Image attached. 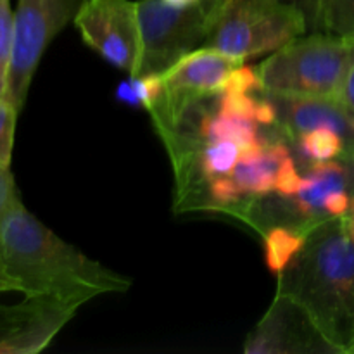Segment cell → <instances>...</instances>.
Wrapping results in <instances>:
<instances>
[{
  "label": "cell",
  "instance_id": "obj_4",
  "mask_svg": "<svg viewBox=\"0 0 354 354\" xmlns=\"http://www.w3.org/2000/svg\"><path fill=\"white\" fill-rule=\"evenodd\" d=\"M354 38L311 31L272 52L256 68L261 92L339 97L353 61Z\"/></svg>",
  "mask_w": 354,
  "mask_h": 354
},
{
  "label": "cell",
  "instance_id": "obj_22",
  "mask_svg": "<svg viewBox=\"0 0 354 354\" xmlns=\"http://www.w3.org/2000/svg\"><path fill=\"white\" fill-rule=\"evenodd\" d=\"M2 292H19V286L16 280L6 272L2 261H0V294Z\"/></svg>",
  "mask_w": 354,
  "mask_h": 354
},
{
  "label": "cell",
  "instance_id": "obj_14",
  "mask_svg": "<svg viewBox=\"0 0 354 354\" xmlns=\"http://www.w3.org/2000/svg\"><path fill=\"white\" fill-rule=\"evenodd\" d=\"M165 92L162 75H128V78L114 90V99L124 106L145 109L151 114L161 104Z\"/></svg>",
  "mask_w": 354,
  "mask_h": 354
},
{
  "label": "cell",
  "instance_id": "obj_13",
  "mask_svg": "<svg viewBox=\"0 0 354 354\" xmlns=\"http://www.w3.org/2000/svg\"><path fill=\"white\" fill-rule=\"evenodd\" d=\"M294 158L301 166L313 165V162L330 161V159L341 158L348 152L346 140L327 127L315 128V130L304 131V133L290 137Z\"/></svg>",
  "mask_w": 354,
  "mask_h": 354
},
{
  "label": "cell",
  "instance_id": "obj_10",
  "mask_svg": "<svg viewBox=\"0 0 354 354\" xmlns=\"http://www.w3.org/2000/svg\"><path fill=\"white\" fill-rule=\"evenodd\" d=\"M245 354H339L322 335L306 308L275 294L265 317L244 342Z\"/></svg>",
  "mask_w": 354,
  "mask_h": 354
},
{
  "label": "cell",
  "instance_id": "obj_1",
  "mask_svg": "<svg viewBox=\"0 0 354 354\" xmlns=\"http://www.w3.org/2000/svg\"><path fill=\"white\" fill-rule=\"evenodd\" d=\"M0 261L24 296L55 297L80 308L131 287L127 275L62 241L26 209L21 196L0 214Z\"/></svg>",
  "mask_w": 354,
  "mask_h": 354
},
{
  "label": "cell",
  "instance_id": "obj_17",
  "mask_svg": "<svg viewBox=\"0 0 354 354\" xmlns=\"http://www.w3.org/2000/svg\"><path fill=\"white\" fill-rule=\"evenodd\" d=\"M14 10L10 0H0V97H6L7 73H9L10 54H12Z\"/></svg>",
  "mask_w": 354,
  "mask_h": 354
},
{
  "label": "cell",
  "instance_id": "obj_18",
  "mask_svg": "<svg viewBox=\"0 0 354 354\" xmlns=\"http://www.w3.org/2000/svg\"><path fill=\"white\" fill-rule=\"evenodd\" d=\"M21 111L6 97H0V166L10 168L16 138L17 116Z\"/></svg>",
  "mask_w": 354,
  "mask_h": 354
},
{
  "label": "cell",
  "instance_id": "obj_12",
  "mask_svg": "<svg viewBox=\"0 0 354 354\" xmlns=\"http://www.w3.org/2000/svg\"><path fill=\"white\" fill-rule=\"evenodd\" d=\"M265 93L277 111V124L287 135L304 133L315 128L327 127L337 131L354 152V113L339 97H296Z\"/></svg>",
  "mask_w": 354,
  "mask_h": 354
},
{
  "label": "cell",
  "instance_id": "obj_2",
  "mask_svg": "<svg viewBox=\"0 0 354 354\" xmlns=\"http://www.w3.org/2000/svg\"><path fill=\"white\" fill-rule=\"evenodd\" d=\"M277 292L303 304L339 354H354V241L342 218L308 232L296 258L277 275Z\"/></svg>",
  "mask_w": 354,
  "mask_h": 354
},
{
  "label": "cell",
  "instance_id": "obj_6",
  "mask_svg": "<svg viewBox=\"0 0 354 354\" xmlns=\"http://www.w3.org/2000/svg\"><path fill=\"white\" fill-rule=\"evenodd\" d=\"M220 3L199 0L178 7L166 0H137L142 33L137 75H162L183 55L204 47Z\"/></svg>",
  "mask_w": 354,
  "mask_h": 354
},
{
  "label": "cell",
  "instance_id": "obj_15",
  "mask_svg": "<svg viewBox=\"0 0 354 354\" xmlns=\"http://www.w3.org/2000/svg\"><path fill=\"white\" fill-rule=\"evenodd\" d=\"M308 232L294 227H272L263 234L265 239V261L273 275H279L303 248Z\"/></svg>",
  "mask_w": 354,
  "mask_h": 354
},
{
  "label": "cell",
  "instance_id": "obj_8",
  "mask_svg": "<svg viewBox=\"0 0 354 354\" xmlns=\"http://www.w3.org/2000/svg\"><path fill=\"white\" fill-rule=\"evenodd\" d=\"M73 24L86 47L104 61L137 75L142 59L137 0H82Z\"/></svg>",
  "mask_w": 354,
  "mask_h": 354
},
{
  "label": "cell",
  "instance_id": "obj_11",
  "mask_svg": "<svg viewBox=\"0 0 354 354\" xmlns=\"http://www.w3.org/2000/svg\"><path fill=\"white\" fill-rule=\"evenodd\" d=\"M80 306L47 296L0 304V354H37L52 344Z\"/></svg>",
  "mask_w": 354,
  "mask_h": 354
},
{
  "label": "cell",
  "instance_id": "obj_9",
  "mask_svg": "<svg viewBox=\"0 0 354 354\" xmlns=\"http://www.w3.org/2000/svg\"><path fill=\"white\" fill-rule=\"evenodd\" d=\"M245 61L211 47H201L183 55L162 73L166 92L151 113L158 133L171 128L192 104L221 93L228 76Z\"/></svg>",
  "mask_w": 354,
  "mask_h": 354
},
{
  "label": "cell",
  "instance_id": "obj_20",
  "mask_svg": "<svg viewBox=\"0 0 354 354\" xmlns=\"http://www.w3.org/2000/svg\"><path fill=\"white\" fill-rule=\"evenodd\" d=\"M283 2H289L292 6H296L301 12L306 16L308 26H310V33L315 31L317 26V14H318V2L320 0H283Z\"/></svg>",
  "mask_w": 354,
  "mask_h": 354
},
{
  "label": "cell",
  "instance_id": "obj_3",
  "mask_svg": "<svg viewBox=\"0 0 354 354\" xmlns=\"http://www.w3.org/2000/svg\"><path fill=\"white\" fill-rule=\"evenodd\" d=\"M353 203L354 152H346L341 158L304 166L296 192L290 196L268 194L252 199L237 218L261 235L279 225L310 232L322 221L344 218Z\"/></svg>",
  "mask_w": 354,
  "mask_h": 354
},
{
  "label": "cell",
  "instance_id": "obj_21",
  "mask_svg": "<svg viewBox=\"0 0 354 354\" xmlns=\"http://www.w3.org/2000/svg\"><path fill=\"white\" fill-rule=\"evenodd\" d=\"M339 99H341L354 113V54L348 73H346V78L344 83H342L341 93H339Z\"/></svg>",
  "mask_w": 354,
  "mask_h": 354
},
{
  "label": "cell",
  "instance_id": "obj_19",
  "mask_svg": "<svg viewBox=\"0 0 354 354\" xmlns=\"http://www.w3.org/2000/svg\"><path fill=\"white\" fill-rule=\"evenodd\" d=\"M19 196L16 187V180L10 173V168L0 166V214L6 211V207Z\"/></svg>",
  "mask_w": 354,
  "mask_h": 354
},
{
  "label": "cell",
  "instance_id": "obj_5",
  "mask_svg": "<svg viewBox=\"0 0 354 354\" xmlns=\"http://www.w3.org/2000/svg\"><path fill=\"white\" fill-rule=\"evenodd\" d=\"M310 33L306 16L283 0H221L204 47L245 61Z\"/></svg>",
  "mask_w": 354,
  "mask_h": 354
},
{
  "label": "cell",
  "instance_id": "obj_23",
  "mask_svg": "<svg viewBox=\"0 0 354 354\" xmlns=\"http://www.w3.org/2000/svg\"><path fill=\"white\" fill-rule=\"evenodd\" d=\"M168 3H171V6H178V7H183V6H190V3H196L199 2V0H166Z\"/></svg>",
  "mask_w": 354,
  "mask_h": 354
},
{
  "label": "cell",
  "instance_id": "obj_7",
  "mask_svg": "<svg viewBox=\"0 0 354 354\" xmlns=\"http://www.w3.org/2000/svg\"><path fill=\"white\" fill-rule=\"evenodd\" d=\"M82 0H17L6 99L23 109L48 45L73 23Z\"/></svg>",
  "mask_w": 354,
  "mask_h": 354
},
{
  "label": "cell",
  "instance_id": "obj_16",
  "mask_svg": "<svg viewBox=\"0 0 354 354\" xmlns=\"http://www.w3.org/2000/svg\"><path fill=\"white\" fill-rule=\"evenodd\" d=\"M315 31L354 38V0H320Z\"/></svg>",
  "mask_w": 354,
  "mask_h": 354
}]
</instances>
